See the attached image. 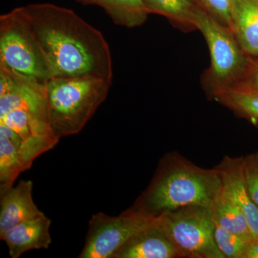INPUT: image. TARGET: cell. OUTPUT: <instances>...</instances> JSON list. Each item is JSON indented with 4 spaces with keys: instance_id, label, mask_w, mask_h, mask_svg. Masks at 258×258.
I'll list each match as a JSON object with an SVG mask.
<instances>
[{
    "instance_id": "6da1fadb",
    "label": "cell",
    "mask_w": 258,
    "mask_h": 258,
    "mask_svg": "<svg viewBox=\"0 0 258 258\" xmlns=\"http://www.w3.org/2000/svg\"><path fill=\"white\" fill-rule=\"evenodd\" d=\"M45 60L51 78H99L113 82L109 45L74 10L38 3L15 8Z\"/></svg>"
},
{
    "instance_id": "7a4b0ae2",
    "label": "cell",
    "mask_w": 258,
    "mask_h": 258,
    "mask_svg": "<svg viewBox=\"0 0 258 258\" xmlns=\"http://www.w3.org/2000/svg\"><path fill=\"white\" fill-rule=\"evenodd\" d=\"M221 189L216 167L204 169L170 152L161 158L152 181L132 207L153 217L189 206L212 209Z\"/></svg>"
},
{
    "instance_id": "603a6c76",
    "label": "cell",
    "mask_w": 258,
    "mask_h": 258,
    "mask_svg": "<svg viewBox=\"0 0 258 258\" xmlns=\"http://www.w3.org/2000/svg\"><path fill=\"white\" fill-rule=\"evenodd\" d=\"M240 87L258 90V60L254 61L253 66L251 69L248 76Z\"/></svg>"
},
{
    "instance_id": "52a82bcc",
    "label": "cell",
    "mask_w": 258,
    "mask_h": 258,
    "mask_svg": "<svg viewBox=\"0 0 258 258\" xmlns=\"http://www.w3.org/2000/svg\"><path fill=\"white\" fill-rule=\"evenodd\" d=\"M0 68L42 83L50 79L36 42L15 9L0 17Z\"/></svg>"
},
{
    "instance_id": "4fadbf2b",
    "label": "cell",
    "mask_w": 258,
    "mask_h": 258,
    "mask_svg": "<svg viewBox=\"0 0 258 258\" xmlns=\"http://www.w3.org/2000/svg\"><path fill=\"white\" fill-rule=\"evenodd\" d=\"M230 28L244 52L258 60V0H231Z\"/></svg>"
},
{
    "instance_id": "9c48e42d",
    "label": "cell",
    "mask_w": 258,
    "mask_h": 258,
    "mask_svg": "<svg viewBox=\"0 0 258 258\" xmlns=\"http://www.w3.org/2000/svg\"><path fill=\"white\" fill-rule=\"evenodd\" d=\"M243 163L244 157L225 156L216 168L221 176L222 189L244 214L252 236L258 237V208L246 186Z\"/></svg>"
},
{
    "instance_id": "5b68a950",
    "label": "cell",
    "mask_w": 258,
    "mask_h": 258,
    "mask_svg": "<svg viewBox=\"0 0 258 258\" xmlns=\"http://www.w3.org/2000/svg\"><path fill=\"white\" fill-rule=\"evenodd\" d=\"M154 225L189 258H225L215 240L216 226L212 209L189 206L163 212Z\"/></svg>"
},
{
    "instance_id": "cb8c5ba5",
    "label": "cell",
    "mask_w": 258,
    "mask_h": 258,
    "mask_svg": "<svg viewBox=\"0 0 258 258\" xmlns=\"http://www.w3.org/2000/svg\"><path fill=\"white\" fill-rule=\"evenodd\" d=\"M244 258H258V237L249 241Z\"/></svg>"
},
{
    "instance_id": "3957f363",
    "label": "cell",
    "mask_w": 258,
    "mask_h": 258,
    "mask_svg": "<svg viewBox=\"0 0 258 258\" xmlns=\"http://www.w3.org/2000/svg\"><path fill=\"white\" fill-rule=\"evenodd\" d=\"M111 85L91 76L47 80V116L56 137L60 139L81 132L106 99Z\"/></svg>"
},
{
    "instance_id": "ac0fdd59",
    "label": "cell",
    "mask_w": 258,
    "mask_h": 258,
    "mask_svg": "<svg viewBox=\"0 0 258 258\" xmlns=\"http://www.w3.org/2000/svg\"><path fill=\"white\" fill-rule=\"evenodd\" d=\"M215 99L258 126V90L237 88L220 93Z\"/></svg>"
},
{
    "instance_id": "7c38bea8",
    "label": "cell",
    "mask_w": 258,
    "mask_h": 258,
    "mask_svg": "<svg viewBox=\"0 0 258 258\" xmlns=\"http://www.w3.org/2000/svg\"><path fill=\"white\" fill-rule=\"evenodd\" d=\"M184 257L171 240L154 223L123 244L113 258Z\"/></svg>"
},
{
    "instance_id": "44dd1931",
    "label": "cell",
    "mask_w": 258,
    "mask_h": 258,
    "mask_svg": "<svg viewBox=\"0 0 258 258\" xmlns=\"http://www.w3.org/2000/svg\"><path fill=\"white\" fill-rule=\"evenodd\" d=\"M195 2L219 23L230 28L231 0H195Z\"/></svg>"
},
{
    "instance_id": "7402d4cb",
    "label": "cell",
    "mask_w": 258,
    "mask_h": 258,
    "mask_svg": "<svg viewBox=\"0 0 258 258\" xmlns=\"http://www.w3.org/2000/svg\"><path fill=\"white\" fill-rule=\"evenodd\" d=\"M243 173L249 195L258 208V152L244 157Z\"/></svg>"
},
{
    "instance_id": "277c9868",
    "label": "cell",
    "mask_w": 258,
    "mask_h": 258,
    "mask_svg": "<svg viewBox=\"0 0 258 258\" xmlns=\"http://www.w3.org/2000/svg\"><path fill=\"white\" fill-rule=\"evenodd\" d=\"M193 23L203 34L210 50V69L204 76L207 92L215 98L220 93L242 86L254 61L241 48L230 28L199 6Z\"/></svg>"
},
{
    "instance_id": "e0dca14e",
    "label": "cell",
    "mask_w": 258,
    "mask_h": 258,
    "mask_svg": "<svg viewBox=\"0 0 258 258\" xmlns=\"http://www.w3.org/2000/svg\"><path fill=\"white\" fill-rule=\"evenodd\" d=\"M149 14L165 17L181 28H195L194 15L198 5L195 0H144Z\"/></svg>"
},
{
    "instance_id": "ba28073f",
    "label": "cell",
    "mask_w": 258,
    "mask_h": 258,
    "mask_svg": "<svg viewBox=\"0 0 258 258\" xmlns=\"http://www.w3.org/2000/svg\"><path fill=\"white\" fill-rule=\"evenodd\" d=\"M45 83L0 68V115L25 108L47 116Z\"/></svg>"
},
{
    "instance_id": "d6986e66",
    "label": "cell",
    "mask_w": 258,
    "mask_h": 258,
    "mask_svg": "<svg viewBox=\"0 0 258 258\" xmlns=\"http://www.w3.org/2000/svg\"><path fill=\"white\" fill-rule=\"evenodd\" d=\"M24 169L14 141L0 136V195L14 186Z\"/></svg>"
},
{
    "instance_id": "8fae6325",
    "label": "cell",
    "mask_w": 258,
    "mask_h": 258,
    "mask_svg": "<svg viewBox=\"0 0 258 258\" xmlns=\"http://www.w3.org/2000/svg\"><path fill=\"white\" fill-rule=\"evenodd\" d=\"M50 225V219L43 213L15 226L0 239L8 246L10 257L18 258L32 249L49 248L52 242Z\"/></svg>"
},
{
    "instance_id": "2e32d148",
    "label": "cell",
    "mask_w": 258,
    "mask_h": 258,
    "mask_svg": "<svg viewBox=\"0 0 258 258\" xmlns=\"http://www.w3.org/2000/svg\"><path fill=\"white\" fill-rule=\"evenodd\" d=\"M212 211L215 222L223 228L247 240L254 238L244 214L222 188L214 202Z\"/></svg>"
},
{
    "instance_id": "8992f818",
    "label": "cell",
    "mask_w": 258,
    "mask_h": 258,
    "mask_svg": "<svg viewBox=\"0 0 258 258\" xmlns=\"http://www.w3.org/2000/svg\"><path fill=\"white\" fill-rule=\"evenodd\" d=\"M154 217L132 207L118 216L98 212L88 222L79 258H113L134 235L154 223Z\"/></svg>"
},
{
    "instance_id": "30bf717a",
    "label": "cell",
    "mask_w": 258,
    "mask_h": 258,
    "mask_svg": "<svg viewBox=\"0 0 258 258\" xmlns=\"http://www.w3.org/2000/svg\"><path fill=\"white\" fill-rule=\"evenodd\" d=\"M33 183L21 180L0 195V236L22 222L42 215L32 198Z\"/></svg>"
},
{
    "instance_id": "ffe728a7",
    "label": "cell",
    "mask_w": 258,
    "mask_h": 258,
    "mask_svg": "<svg viewBox=\"0 0 258 258\" xmlns=\"http://www.w3.org/2000/svg\"><path fill=\"white\" fill-rule=\"evenodd\" d=\"M215 240L225 258H244L249 241L242 236L231 232L216 223Z\"/></svg>"
},
{
    "instance_id": "5bb4252c",
    "label": "cell",
    "mask_w": 258,
    "mask_h": 258,
    "mask_svg": "<svg viewBox=\"0 0 258 258\" xmlns=\"http://www.w3.org/2000/svg\"><path fill=\"white\" fill-rule=\"evenodd\" d=\"M0 124L14 131L23 140L35 138L60 140L52 132L47 115L25 108H15L0 115Z\"/></svg>"
},
{
    "instance_id": "9a60e30c",
    "label": "cell",
    "mask_w": 258,
    "mask_h": 258,
    "mask_svg": "<svg viewBox=\"0 0 258 258\" xmlns=\"http://www.w3.org/2000/svg\"><path fill=\"white\" fill-rule=\"evenodd\" d=\"M83 5L103 8L115 25L127 28L143 25L149 15L144 0H76Z\"/></svg>"
}]
</instances>
